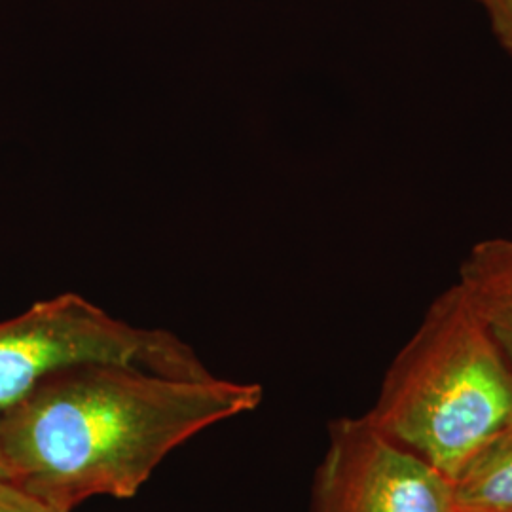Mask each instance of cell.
Masks as SVG:
<instances>
[{"instance_id":"6da1fadb","label":"cell","mask_w":512,"mask_h":512,"mask_svg":"<svg viewBox=\"0 0 512 512\" xmlns=\"http://www.w3.org/2000/svg\"><path fill=\"white\" fill-rule=\"evenodd\" d=\"M262 387L141 366L67 368L0 414L10 480L63 511L95 495L129 499L177 446L255 410Z\"/></svg>"},{"instance_id":"7a4b0ae2","label":"cell","mask_w":512,"mask_h":512,"mask_svg":"<svg viewBox=\"0 0 512 512\" xmlns=\"http://www.w3.org/2000/svg\"><path fill=\"white\" fill-rule=\"evenodd\" d=\"M450 482L512 423V368L454 283L425 311L365 414Z\"/></svg>"},{"instance_id":"3957f363","label":"cell","mask_w":512,"mask_h":512,"mask_svg":"<svg viewBox=\"0 0 512 512\" xmlns=\"http://www.w3.org/2000/svg\"><path fill=\"white\" fill-rule=\"evenodd\" d=\"M97 363L175 376L209 374L173 332L133 327L80 294H59L0 321V414L57 372Z\"/></svg>"},{"instance_id":"277c9868","label":"cell","mask_w":512,"mask_h":512,"mask_svg":"<svg viewBox=\"0 0 512 512\" xmlns=\"http://www.w3.org/2000/svg\"><path fill=\"white\" fill-rule=\"evenodd\" d=\"M310 512L459 511L446 476L361 416L330 423Z\"/></svg>"},{"instance_id":"5b68a950","label":"cell","mask_w":512,"mask_h":512,"mask_svg":"<svg viewBox=\"0 0 512 512\" xmlns=\"http://www.w3.org/2000/svg\"><path fill=\"white\" fill-rule=\"evenodd\" d=\"M456 285L512 368V238L476 241Z\"/></svg>"},{"instance_id":"8992f818","label":"cell","mask_w":512,"mask_h":512,"mask_svg":"<svg viewBox=\"0 0 512 512\" xmlns=\"http://www.w3.org/2000/svg\"><path fill=\"white\" fill-rule=\"evenodd\" d=\"M459 512H512V423L452 480Z\"/></svg>"},{"instance_id":"52a82bcc","label":"cell","mask_w":512,"mask_h":512,"mask_svg":"<svg viewBox=\"0 0 512 512\" xmlns=\"http://www.w3.org/2000/svg\"><path fill=\"white\" fill-rule=\"evenodd\" d=\"M0 512H67L27 492L10 478H0Z\"/></svg>"},{"instance_id":"ba28073f","label":"cell","mask_w":512,"mask_h":512,"mask_svg":"<svg viewBox=\"0 0 512 512\" xmlns=\"http://www.w3.org/2000/svg\"><path fill=\"white\" fill-rule=\"evenodd\" d=\"M488 14L495 38L512 59V0H476Z\"/></svg>"},{"instance_id":"9c48e42d","label":"cell","mask_w":512,"mask_h":512,"mask_svg":"<svg viewBox=\"0 0 512 512\" xmlns=\"http://www.w3.org/2000/svg\"><path fill=\"white\" fill-rule=\"evenodd\" d=\"M0 478H8L6 471H4V467H2V463H0Z\"/></svg>"}]
</instances>
